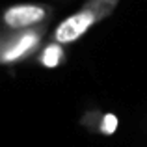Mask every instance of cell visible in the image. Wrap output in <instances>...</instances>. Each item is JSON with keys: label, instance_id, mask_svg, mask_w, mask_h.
Returning <instances> with one entry per match:
<instances>
[{"label": "cell", "instance_id": "6da1fadb", "mask_svg": "<svg viewBox=\"0 0 147 147\" xmlns=\"http://www.w3.org/2000/svg\"><path fill=\"white\" fill-rule=\"evenodd\" d=\"M119 6V0H84V4L75 11L67 15L63 21L56 24V28L50 32L49 39L56 41L60 45H73L84 37L95 24L108 19Z\"/></svg>", "mask_w": 147, "mask_h": 147}, {"label": "cell", "instance_id": "5b68a950", "mask_svg": "<svg viewBox=\"0 0 147 147\" xmlns=\"http://www.w3.org/2000/svg\"><path fill=\"white\" fill-rule=\"evenodd\" d=\"M80 123L91 132H99V134H112L117 127V119L108 112H100V110H88L86 114L80 117Z\"/></svg>", "mask_w": 147, "mask_h": 147}, {"label": "cell", "instance_id": "52a82bcc", "mask_svg": "<svg viewBox=\"0 0 147 147\" xmlns=\"http://www.w3.org/2000/svg\"><path fill=\"white\" fill-rule=\"evenodd\" d=\"M145 127H147V121H145Z\"/></svg>", "mask_w": 147, "mask_h": 147}, {"label": "cell", "instance_id": "7a4b0ae2", "mask_svg": "<svg viewBox=\"0 0 147 147\" xmlns=\"http://www.w3.org/2000/svg\"><path fill=\"white\" fill-rule=\"evenodd\" d=\"M49 24L24 30H4L0 37V67H17L34 61L45 45Z\"/></svg>", "mask_w": 147, "mask_h": 147}, {"label": "cell", "instance_id": "8992f818", "mask_svg": "<svg viewBox=\"0 0 147 147\" xmlns=\"http://www.w3.org/2000/svg\"><path fill=\"white\" fill-rule=\"evenodd\" d=\"M2 34H4V28H2V24H0V37H2Z\"/></svg>", "mask_w": 147, "mask_h": 147}, {"label": "cell", "instance_id": "3957f363", "mask_svg": "<svg viewBox=\"0 0 147 147\" xmlns=\"http://www.w3.org/2000/svg\"><path fill=\"white\" fill-rule=\"evenodd\" d=\"M54 15V6L45 2H21L6 7L0 15L4 30H24L34 26L49 24Z\"/></svg>", "mask_w": 147, "mask_h": 147}, {"label": "cell", "instance_id": "277c9868", "mask_svg": "<svg viewBox=\"0 0 147 147\" xmlns=\"http://www.w3.org/2000/svg\"><path fill=\"white\" fill-rule=\"evenodd\" d=\"M67 60V52H65V45H60L56 41L49 39L43 47L39 49L37 56L34 58V63H37L39 67L45 69H56L60 65L65 63Z\"/></svg>", "mask_w": 147, "mask_h": 147}]
</instances>
